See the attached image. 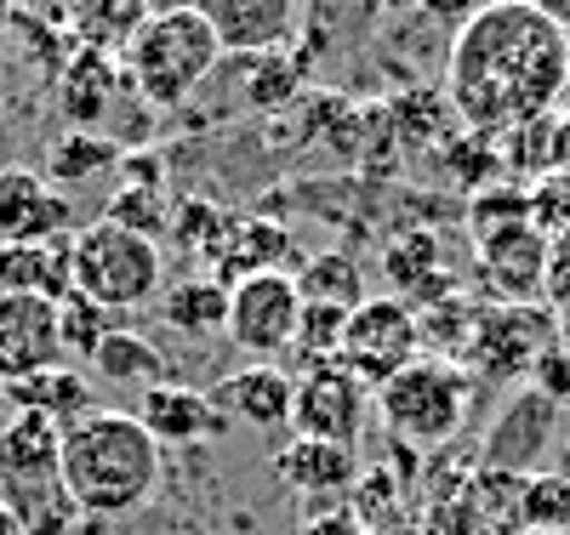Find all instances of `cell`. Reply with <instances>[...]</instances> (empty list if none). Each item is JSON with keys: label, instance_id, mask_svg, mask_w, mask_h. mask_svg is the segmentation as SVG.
<instances>
[{"label": "cell", "instance_id": "cell-1", "mask_svg": "<svg viewBox=\"0 0 570 535\" xmlns=\"http://www.w3.org/2000/svg\"><path fill=\"white\" fill-rule=\"evenodd\" d=\"M564 91L570 34L531 12L525 0H491L456 29L445 63V103L468 131L502 137L513 126L548 120Z\"/></svg>", "mask_w": 570, "mask_h": 535}, {"label": "cell", "instance_id": "cell-2", "mask_svg": "<svg viewBox=\"0 0 570 535\" xmlns=\"http://www.w3.org/2000/svg\"><path fill=\"white\" fill-rule=\"evenodd\" d=\"M58 473H63V496L75 502V513L109 524L155 502L160 478H166V450L149 439V427L131 410L91 405L86 416L63 427Z\"/></svg>", "mask_w": 570, "mask_h": 535}, {"label": "cell", "instance_id": "cell-3", "mask_svg": "<svg viewBox=\"0 0 570 535\" xmlns=\"http://www.w3.org/2000/svg\"><path fill=\"white\" fill-rule=\"evenodd\" d=\"M473 405H480V376L456 359H434V354L411 359L400 376L371 387V410L383 416L389 439L411 456L451 445L462 422L473 416Z\"/></svg>", "mask_w": 570, "mask_h": 535}, {"label": "cell", "instance_id": "cell-4", "mask_svg": "<svg viewBox=\"0 0 570 535\" xmlns=\"http://www.w3.org/2000/svg\"><path fill=\"white\" fill-rule=\"evenodd\" d=\"M69 279L80 297L109 314H137L166 290V246L149 234H131L109 217L69 234Z\"/></svg>", "mask_w": 570, "mask_h": 535}, {"label": "cell", "instance_id": "cell-5", "mask_svg": "<svg viewBox=\"0 0 570 535\" xmlns=\"http://www.w3.org/2000/svg\"><path fill=\"white\" fill-rule=\"evenodd\" d=\"M223 63V46L217 34L206 29L200 12H166V18H149L137 29V40L126 46V86L155 109H177L188 103Z\"/></svg>", "mask_w": 570, "mask_h": 535}, {"label": "cell", "instance_id": "cell-6", "mask_svg": "<svg viewBox=\"0 0 570 535\" xmlns=\"http://www.w3.org/2000/svg\"><path fill=\"white\" fill-rule=\"evenodd\" d=\"M473 251L497 303H531L548 274V234L531 211V194H491L473 206Z\"/></svg>", "mask_w": 570, "mask_h": 535}, {"label": "cell", "instance_id": "cell-7", "mask_svg": "<svg viewBox=\"0 0 570 535\" xmlns=\"http://www.w3.org/2000/svg\"><path fill=\"white\" fill-rule=\"evenodd\" d=\"M297 325H303V285L292 268H268V274H246L228 285V343L246 359H268L279 365L297 348Z\"/></svg>", "mask_w": 570, "mask_h": 535}, {"label": "cell", "instance_id": "cell-8", "mask_svg": "<svg viewBox=\"0 0 570 535\" xmlns=\"http://www.w3.org/2000/svg\"><path fill=\"white\" fill-rule=\"evenodd\" d=\"M411 359H422V336H416V314L400 297H365L348 325H343V354L337 365L348 376H360L365 387H383L389 376H400Z\"/></svg>", "mask_w": 570, "mask_h": 535}, {"label": "cell", "instance_id": "cell-9", "mask_svg": "<svg viewBox=\"0 0 570 535\" xmlns=\"http://www.w3.org/2000/svg\"><path fill=\"white\" fill-rule=\"evenodd\" d=\"M559 343V325L548 308H531V303H491L473 319V343H468V370H485L497 382H519L531 376L537 354Z\"/></svg>", "mask_w": 570, "mask_h": 535}, {"label": "cell", "instance_id": "cell-10", "mask_svg": "<svg viewBox=\"0 0 570 535\" xmlns=\"http://www.w3.org/2000/svg\"><path fill=\"white\" fill-rule=\"evenodd\" d=\"M371 416V387L348 376L343 365H320L297 376V399H292V433L297 439H325V445H360Z\"/></svg>", "mask_w": 570, "mask_h": 535}, {"label": "cell", "instance_id": "cell-11", "mask_svg": "<svg viewBox=\"0 0 570 535\" xmlns=\"http://www.w3.org/2000/svg\"><path fill=\"white\" fill-rule=\"evenodd\" d=\"M75 234L69 194L35 166H0V246H52Z\"/></svg>", "mask_w": 570, "mask_h": 535}, {"label": "cell", "instance_id": "cell-12", "mask_svg": "<svg viewBox=\"0 0 570 535\" xmlns=\"http://www.w3.org/2000/svg\"><path fill=\"white\" fill-rule=\"evenodd\" d=\"M274 478H279V491L303 502L308 513H325V507H337L348 502L354 491V478H360V456L348 445H325V439H285L274 450Z\"/></svg>", "mask_w": 570, "mask_h": 535}, {"label": "cell", "instance_id": "cell-13", "mask_svg": "<svg viewBox=\"0 0 570 535\" xmlns=\"http://www.w3.org/2000/svg\"><path fill=\"white\" fill-rule=\"evenodd\" d=\"M195 12L206 18V29L217 34L223 58H263V52H285L297 40V0H195Z\"/></svg>", "mask_w": 570, "mask_h": 535}, {"label": "cell", "instance_id": "cell-14", "mask_svg": "<svg viewBox=\"0 0 570 535\" xmlns=\"http://www.w3.org/2000/svg\"><path fill=\"white\" fill-rule=\"evenodd\" d=\"M559 410L564 405H553L548 394H537V387H519V394L502 405V416L491 422V433H485V467L513 473V478L537 473V462L548 456L553 433H559Z\"/></svg>", "mask_w": 570, "mask_h": 535}, {"label": "cell", "instance_id": "cell-15", "mask_svg": "<svg viewBox=\"0 0 570 535\" xmlns=\"http://www.w3.org/2000/svg\"><path fill=\"white\" fill-rule=\"evenodd\" d=\"M212 405L223 422H240V427H285L292 422V399H297V376L285 365L268 359H246L240 370L217 376L212 387Z\"/></svg>", "mask_w": 570, "mask_h": 535}, {"label": "cell", "instance_id": "cell-16", "mask_svg": "<svg viewBox=\"0 0 570 535\" xmlns=\"http://www.w3.org/2000/svg\"><path fill=\"white\" fill-rule=\"evenodd\" d=\"M63 365L58 303L46 297H0V382H23L35 370Z\"/></svg>", "mask_w": 570, "mask_h": 535}, {"label": "cell", "instance_id": "cell-17", "mask_svg": "<svg viewBox=\"0 0 570 535\" xmlns=\"http://www.w3.org/2000/svg\"><path fill=\"white\" fill-rule=\"evenodd\" d=\"M131 416L149 427V439H155L160 450H171V445H206V439H217V433L228 427V422L217 416V405H212L206 387H188V382H177V376L142 387V399H137Z\"/></svg>", "mask_w": 570, "mask_h": 535}, {"label": "cell", "instance_id": "cell-18", "mask_svg": "<svg viewBox=\"0 0 570 535\" xmlns=\"http://www.w3.org/2000/svg\"><path fill=\"white\" fill-rule=\"evenodd\" d=\"M120 188L109 194V222H120V228H131V234H149V239H160L166 228H171V217H177V200H171V188H166V171H160V160L149 155V149H137V155H120Z\"/></svg>", "mask_w": 570, "mask_h": 535}, {"label": "cell", "instance_id": "cell-19", "mask_svg": "<svg viewBox=\"0 0 570 535\" xmlns=\"http://www.w3.org/2000/svg\"><path fill=\"white\" fill-rule=\"evenodd\" d=\"M155 308H160V325H171L177 336L206 343V336H223L228 330V285L217 274H206V268H188V274L166 279Z\"/></svg>", "mask_w": 570, "mask_h": 535}, {"label": "cell", "instance_id": "cell-20", "mask_svg": "<svg viewBox=\"0 0 570 535\" xmlns=\"http://www.w3.org/2000/svg\"><path fill=\"white\" fill-rule=\"evenodd\" d=\"M126 86V69L109 58V52H80L63 63V80H58V109L75 120V131H98L115 109V97Z\"/></svg>", "mask_w": 570, "mask_h": 535}, {"label": "cell", "instance_id": "cell-21", "mask_svg": "<svg viewBox=\"0 0 570 535\" xmlns=\"http://www.w3.org/2000/svg\"><path fill=\"white\" fill-rule=\"evenodd\" d=\"M69 290H75V279H69V239H52V246H0V297L63 303Z\"/></svg>", "mask_w": 570, "mask_h": 535}, {"label": "cell", "instance_id": "cell-22", "mask_svg": "<svg viewBox=\"0 0 570 535\" xmlns=\"http://www.w3.org/2000/svg\"><path fill=\"white\" fill-rule=\"evenodd\" d=\"M303 18H297V40L308 58H331L337 46H354L376 18H383L389 0H297Z\"/></svg>", "mask_w": 570, "mask_h": 535}, {"label": "cell", "instance_id": "cell-23", "mask_svg": "<svg viewBox=\"0 0 570 535\" xmlns=\"http://www.w3.org/2000/svg\"><path fill=\"white\" fill-rule=\"evenodd\" d=\"M12 394V410H23V416H46V422H58V427H69L75 416H86L91 405V382L63 359V365H52V370H35V376H23V382H12L7 387Z\"/></svg>", "mask_w": 570, "mask_h": 535}, {"label": "cell", "instance_id": "cell-24", "mask_svg": "<svg viewBox=\"0 0 570 535\" xmlns=\"http://www.w3.org/2000/svg\"><path fill=\"white\" fill-rule=\"evenodd\" d=\"M86 365L98 370L104 382H126V387H155V382H171L166 354H160L142 330H131V325H115Z\"/></svg>", "mask_w": 570, "mask_h": 535}, {"label": "cell", "instance_id": "cell-25", "mask_svg": "<svg viewBox=\"0 0 570 535\" xmlns=\"http://www.w3.org/2000/svg\"><path fill=\"white\" fill-rule=\"evenodd\" d=\"M142 23H149L142 0H69V29L86 52H126Z\"/></svg>", "mask_w": 570, "mask_h": 535}, {"label": "cell", "instance_id": "cell-26", "mask_svg": "<svg viewBox=\"0 0 570 535\" xmlns=\"http://www.w3.org/2000/svg\"><path fill=\"white\" fill-rule=\"evenodd\" d=\"M285 257V228L268 222V217H234L228 239H223V251H217V279L234 285V279H246V274H268L279 268Z\"/></svg>", "mask_w": 570, "mask_h": 535}, {"label": "cell", "instance_id": "cell-27", "mask_svg": "<svg viewBox=\"0 0 570 535\" xmlns=\"http://www.w3.org/2000/svg\"><path fill=\"white\" fill-rule=\"evenodd\" d=\"M120 142L104 137V131H63L52 149H46V182L52 188H75V182H91L120 166Z\"/></svg>", "mask_w": 570, "mask_h": 535}, {"label": "cell", "instance_id": "cell-28", "mask_svg": "<svg viewBox=\"0 0 570 535\" xmlns=\"http://www.w3.org/2000/svg\"><path fill=\"white\" fill-rule=\"evenodd\" d=\"M519 529H537V535L570 529V478L559 467H537L519 478Z\"/></svg>", "mask_w": 570, "mask_h": 535}, {"label": "cell", "instance_id": "cell-29", "mask_svg": "<svg viewBox=\"0 0 570 535\" xmlns=\"http://www.w3.org/2000/svg\"><path fill=\"white\" fill-rule=\"evenodd\" d=\"M228 228H234L228 211H217V206H206V200H177V217H171L166 234H177V251L195 257V262L212 274V268H217V251H223V239H228Z\"/></svg>", "mask_w": 570, "mask_h": 535}, {"label": "cell", "instance_id": "cell-30", "mask_svg": "<svg viewBox=\"0 0 570 535\" xmlns=\"http://www.w3.org/2000/svg\"><path fill=\"white\" fill-rule=\"evenodd\" d=\"M297 285H303V303H325V308H360L365 303V279H360V268L343 257V251H325V257H314V262H303V274H297Z\"/></svg>", "mask_w": 570, "mask_h": 535}, {"label": "cell", "instance_id": "cell-31", "mask_svg": "<svg viewBox=\"0 0 570 535\" xmlns=\"http://www.w3.org/2000/svg\"><path fill=\"white\" fill-rule=\"evenodd\" d=\"M115 330V314L98 308L91 297H80V290H69V297L58 303V343H63V359H91L98 354V343Z\"/></svg>", "mask_w": 570, "mask_h": 535}, {"label": "cell", "instance_id": "cell-32", "mask_svg": "<svg viewBox=\"0 0 570 535\" xmlns=\"http://www.w3.org/2000/svg\"><path fill=\"white\" fill-rule=\"evenodd\" d=\"M343 325H348V308H325V303H303V325H297V359L303 370H320V365H337L343 354Z\"/></svg>", "mask_w": 570, "mask_h": 535}, {"label": "cell", "instance_id": "cell-33", "mask_svg": "<svg viewBox=\"0 0 570 535\" xmlns=\"http://www.w3.org/2000/svg\"><path fill=\"white\" fill-rule=\"evenodd\" d=\"M525 387H537V394H548L553 405H564L570 399V354L553 343V348H542L537 354V365H531V382Z\"/></svg>", "mask_w": 570, "mask_h": 535}, {"label": "cell", "instance_id": "cell-34", "mask_svg": "<svg viewBox=\"0 0 570 535\" xmlns=\"http://www.w3.org/2000/svg\"><path fill=\"white\" fill-rule=\"evenodd\" d=\"M297 535H365V529H360V518L348 507H325V513H308L297 524Z\"/></svg>", "mask_w": 570, "mask_h": 535}, {"label": "cell", "instance_id": "cell-35", "mask_svg": "<svg viewBox=\"0 0 570 535\" xmlns=\"http://www.w3.org/2000/svg\"><path fill=\"white\" fill-rule=\"evenodd\" d=\"M405 7L428 12V18H440V23H468L473 12H485L491 0H405Z\"/></svg>", "mask_w": 570, "mask_h": 535}, {"label": "cell", "instance_id": "cell-36", "mask_svg": "<svg viewBox=\"0 0 570 535\" xmlns=\"http://www.w3.org/2000/svg\"><path fill=\"white\" fill-rule=\"evenodd\" d=\"M525 7H531V12H542L553 29H564V34H570V0H525Z\"/></svg>", "mask_w": 570, "mask_h": 535}, {"label": "cell", "instance_id": "cell-37", "mask_svg": "<svg viewBox=\"0 0 570 535\" xmlns=\"http://www.w3.org/2000/svg\"><path fill=\"white\" fill-rule=\"evenodd\" d=\"M553 166H559V171H570V115H564V120H553Z\"/></svg>", "mask_w": 570, "mask_h": 535}, {"label": "cell", "instance_id": "cell-38", "mask_svg": "<svg viewBox=\"0 0 570 535\" xmlns=\"http://www.w3.org/2000/svg\"><path fill=\"white\" fill-rule=\"evenodd\" d=\"M149 18H166V12H195V0H142Z\"/></svg>", "mask_w": 570, "mask_h": 535}, {"label": "cell", "instance_id": "cell-39", "mask_svg": "<svg viewBox=\"0 0 570 535\" xmlns=\"http://www.w3.org/2000/svg\"><path fill=\"white\" fill-rule=\"evenodd\" d=\"M0 535H29V529H23V518H18V507H12V502H0Z\"/></svg>", "mask_w": 570, "mask_h": 535}, {"label": "cell", "instance_id": "cell-40", "mask_svg": "<svg viewBox=\"0 0 570 535\" xmlns=\"http://www.w3.org/2000/svg\"><path fill=\"white\" fill-rule=\"evenodd\" d=\"M12 422V394H7V382H0V427Z\"/></svg>", "mask_w": 570, "mask_h": 535}, {"label": "cell", "instance_id": "cell-41", "mask_svg": "<svg viewBox=\"0 0 570 535\" xmlns=\"http://www.w3.org/2000/svg\"><path fill=\"white\" fill-rule=\"evenodd\" d=\"M75 535H104V524H98V518H80V524H75Z\"/></svg>", "mask_w": 570, "mask_h": 535}]
</instances>
